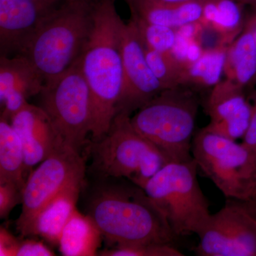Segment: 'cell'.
Instances as JSON below:
<instances>
[{"label":"cell","mask_w":256,"mask_h":256,"mask_svg":"<svg viewBox=\"0 0 256 256\" xmlns=\"http://www.w3.org/2000/svg\"><path fill=\"white\" fill-rule=\"evenodd\" d=\"M116 0H94V25L79 58L90 90L92 140L108 132L116 114L124 86L122 34L124 22Z\"/></svg>","instance_id":"obj_1"},{"label":"cell","mask_w":256,"mask_h":256,"mask_svg":"<svg viewBox=\"0 0 256 256\" xmlns=\"http://www.w3.org/2000/svg\"><path fill=\"white\" fill-rule=\"evenodd\" d=\"M86 208L102 238L114 246L173 245L176 238L156 203L142 188L129 180L96 184Z\"/></svg>","instance_id":"obj_2"},{"label":"cell","mask_w":256,"mask_h":256,"mask_svg":"<svg viewBox=\"0 0 256 256\" xmlns=\"http://www.w3.org/2000/svg\"><path fill=\"white\" fill-rule=\"evenodd\" d=\"M94 0H65L35 34L22 55L41 74L45 84L76 63L92 33Z\"/></svg>","instance_id":"obj_3"},{"label":"cell","mask_w":256,"mask_h":256,"mask_svg":"<svg viewBox=\"0 0 256 256\" xmlns=\"http://www.w3.org/2000/svg\"><path fill=\"white\" fill-rule=\"evenodd\" d=\"M200 98L186 86L166 89L140 108L130 117L133 128L171 162H186L192 140Z\"/></svg>","instance_id":"obj_4"},{"label":"cell","mask_w":256,"mask_h":256,"mask_svg":"<svg viewBox=\"0 0 256 256\" xmlns=\"http://www.w3.org/2000/svg\"><path fill=\"white\" fill-rule=\"evenodd\" d=\"M92 166L101 178H124L144 188L171 162L162 152L133 128L130 116L118 114L110 129L90 148Z\"/></svg>","instance_id":"obj_5"},{"label":"cell","mask_w":256,"mask_h":256,"mask_svg":"<svg viewBox=\"0 0 256 256\" xmlns=\"http://www.w3.org/2000/svg\"><path fill=\"white\" fill-rule=\"evenodd\" d=\"M196 161L171 162L143 190L164 216L176 237L198 233L210 216V203L198 178Z\"/></svg>","instance_id":"obj_6"},{"label":"cell","mask_w":256,"mask_h":256,"mask_svg":"<svg viewBox=\"0 0 256 256\" xmlns=\"http://www.w3.org/2000/svg\"><path fill=\"white\" fill-rule=\"evenodd\" d=\"M192 153L198 168L224 196L246 200L256 159L246 146L204 128L193 138Z\"/></svg>","instance_id":"obj_7"},{"label":"cell","mask_w":256,"mask_h":256,"mask_svg":"<svg viewBox=\"0 0 256 256\" xmlns=\"http://www.w3.org/2000/svg\"><path fill=\"white\" fill-rule=\"evenodd\" d=\"M40 96V106L50 116L62 140L80 152L92 133V104L79 60L60 78L45 84Z\"/></svg>","instance_id":"obj_8"},{"label":"cell","mask_w":256,"mask_h":256,"mask_svg":"<svg viewBox=\"0 0 256 256\" xmlns=\"http://www.w3.org/2000/svg\"><path fill=\"white\" fill-rule=\"evenodd\" d=\"M85 160L76 150L62 143L30 172L23 190L22 208L16 228L25 236L28 227L43 207L70 184L84 178Z\"/></svg>","instance_id":"obj_9"},{"label":"cell","mask_w":256,"mask_h":256,"mask_svg":"<svg viewBox=\"0 0 256 256\" xmlns=\"http://www.w3.org/2000/svg\"><path fill=\"white\" fill-rule=\"evenodd\" d=\"M196 235V256H256V220L238 200L227 198Z\"/></svg>","instance_id":"obj_10"},{"label":"cell","mask_w":256,"mask_h":256,"mask_svg":"<svg viewBox=\"0 0 256 256\" xmlns=\"http://www.w3.org/2000/svg\"><path fill=\"white\" fill-rule=\"evenodd\" d=\"M146 45L136 23H124L122 34L124 86L116 114L130 116L166 90L152 72L146 60Z\"/></svg>","instance_id":"obj_11"},{"label":"cell","mask_w":256,"mask_h":256,"mask_svg":"<svg viewBox=\"0 0 256 256\" xmlns=\"http://www.w3.org/2000/svg\"><path fill=\"white\" fill-rule=\"evenodd\" d=\"M64 1L0 0V54H21L48 16Z\"/></svg>","instance_id":"obj_12"},{"label":"cell","mask_w":256,"mask_h":256,"mask_svg":"<svg viewBox=\"0 0 256 256\" xmlns=\"http://www.w3.org/2000/svg\"><path fill=\"white\" fill-rule=\"evenodd\" d=\"M206 111L210 124L205 129L232 140L244 138L250 126L252 104L242 88L227 79L212 88Z\"/></svg>","instance_id":"obj_13"},{"label":"cell","mask_w":256,"mask_h":256,"mask_svg":"<svg viewBox=\"0 0 256 256\" xmlns=\"http://www.w3.org/2000/svg\"><path fill=\"white\" fill-rule=\"evenodd\" d=\"M44 85L43 77L25 56H1V116L10 120L28 104L30 97L40 95Z\"/></svg>","instance_id":"obj_14"},{"label":"cell","mask_w":256,"mask_h":256,"mask_svg":"<svg viewBox=\"0 0 256 256\" xmlns=\"http://www.w3.org/2000/svg\"><path fill=\"white\" fill-rule=\"evenodd\" d=\"M10 122L22 144L26 172L64 142L50 116L40 106L28 102L12 118Z\"/></svg>","instance_id":"obj_15"},{"label":"cell","mask_w":256,"mask_h":256,"mask_svg":"<svg viewBox=\"0 0 256 256\" xmlns=\"http://www.w3.org/2000/svg\"><path fill=\"white\" fill-rule=\"evenodd\" d=\"M84 178L64 188L47 203L33 220L25 236H38L52 245L58 246L64 227L76 210Z\"/></svg>","instance_id":"obj_16"},{"label":"cell","mask_w":256,"mask_h":256,"mask_svg":"<svg viewBox=\"0 0 256 256\" xmlns=\"http://www.w3.org/2000/svg\"><path fill=\"white\" fill-rule=\"evenodd\" d=\"M204 0L182 4H166L156 0H132L128 6L131 15L148 22L178 28L190 23L201 22Z\"/></svg>","instance_id":"obj_17"},{"label":"cell","mask_w":256,"mask_h":256,"mask_svg":"<svg viewBox=\"0 0 256 256\" xmlns=\"http://www.w3.org/2000/svg\"><path fill=\"white\" fill-rule=\"evenodd\" d=\"M102 238L92 218L76 208L62 232L60 252L65 256H96Z\"/></svg>","instance_id":"obj_18"},{"label":"cell","mask_w":256,"mask_h":256,"mask_svg":"<svg viewBox=\"0 0 256 256\" xmlns=\"http://www.w3.org/2000/svg\"><path fill=\"white\" fill-rule=\"evenodd\" d=\"M224 74L242 88L255 78L256 44L252 31L244 32L228 46Z\"/></svg>","instance_id":"obj_19"},{"label":"cell","mask_w":256,"mask_h":256,"mask_svg":"<svg viewBox=\"0 0 256 256\" xmlns=\"http://www.w3.org/2000/svg\"><path fill=\"white\" fill-rule=\"evenodd\" d=\"M24 154L21 140L10 121L0 117V183L24 188Z\"/></svg>","instance_id":"obj_20"},{"label":"cell","mask_w":256,"mask_h":256,"mask_svg":"<svg viewBox=\"0 0 256 256\" xmlns=\"http://www.w3.org/2000/svg\"><path fill=\"white\" fill-rule=\"evenodd\" d=\"M228 46L220 44L207 48L194 63L184 69L183 86L192 88H213L222 82Z\"/></svg>","instance_id":"obj_21"},{"label":"cell","mask_w":256,"mask_h":256,"mask_svg":"<svg viewBox=\"0 0 256 256\" xmlns=\"http://www.w3.org/2000/svg\"><path fill=\"white\" fill-rule=\"evenodd\" d=\"M242 21V10L235 0H204L201 23L218 32L224 44L233 42Z\"/></svg>","instance_id":"obj_22"},{"label":"cell","mask_w":256,"mask_h":256,"mask_svg":"<svg viewBox=\"0 0 256 256\" xmlns=\"http://www.w3.org/2000/svg\"><path fill=\"white\" fill-rule=\"evenodd\" d=\"M146 54L152 72L164 89L183 86L184 68L170 53H162L146 47Z\"/></svg>","instance_id":"obj_23"},{"label":"cell","mask_w":256,"mask_h":256,"mask_svg":"<svg viewBox=\"0 0 256 256\" xmlns=\"http://www.w3.org/2000/svg\"><path fill=\"white\" fill-rule=\"evenodd\" d=\"M146 48L162 53H170L176 40V28L148 22L131 15Z\"/></svg>","instance_id":"obj_24"},{"label":"cell","mask_w":256,"mask_h":256,"mask_svg":"<svg viewBox=\"0 0 256 256\" xmlns=\"http://www.w3.org/2000/svg\"><path fill=\"white\" fill-rule=\"evenodd\" d=\"M102 256H183L172 244H134L114 246L111 249L101 250Z\"/></svg>","instance_id":"obj_25"},{"label":"cell","mask_w":256,"mask_h":256,"mask_svg":"<svg viewBox=\"0 0 256 256\" xmlns=\"http://www.w3.org/2000/svg\"><path fill=\"white\" fill-rule=\"evenodd\" d=\"M23 188L12 182L0 183V218H8L18 204L22 203Z\"/></svg>","instance_id":"obj_26"},{"label":"cell","mask_w":256,"mask_h":256,"mask_svg":"<svg viewBox=\"0 0 256 256\" xmlns=\"http://www.w3.org/2000/svg\"><path fill=\"white\" fill-rule=\"evenodd\" d=\"M54 252L43 242L26 239L20 240L16 256H53Z\"/></svg>","instance_id":"obj_27"},{"label":"cell","mask_w":256,"mask_h":256,"mask_svg":"<svg viewBox=\"0 0 256 256\" xmlns=\"http://www.w3.org/2000/svg\"><path fill=\"white\" fill-rule=\"evenodd\" d=\"M20 240L3 226L0 228V256H16Z\"/></svg>","instance_id":"obj_28"},{"label":"cell","mask_w":256,"mask_h":256,"mask_svg":"<svg viewBox=\"0 0 256 256\" xmlns=\"http://www.w3.org/2000/svg\"><path fill=\"white\" fill-rule=\"evenodd\" d=\"M191 41L192 40H188L186 37L176 33L174 46L170 52L174 60L184 69L186 67V54L188 47Z\"/></svg>","instance_id":"obj_29"},{"label":"cell","mask_w":256,"mask_h":256,"mask_svg":"<svg viewBox=\"0 0 256 256\" xmlns=\"http://www.w3.org/2000/svg\"><path fill=\"white\" fill-rule=\"evenodd\" d=\"M252 116L250 126L245 136L242 138V144L246 146L256 156V92L252 96Z\"/></svg>","instance_id":"obj_30"},{"label":"cell","mask_w":256,"mask_h":256,"mask_svg":"<svg viewBox=\"0 0 256 256\" xmlns=\"http://www.w3.org/2000/svg\"><path fill=\"white\" fill-rule=\"evenodd\" d=\"M204 50L202 45V40H192L188 45V54H186V67L196 62L203 54Z\"/></svg>","instance_id":"obj_31"},{"label":"cell","mask_w":256,"mask_h":256,"mask_svg":"<svg viewBox=\"0 0 256 256\" xmlns=\"http://www.w3.org/2000/svg\"><path fill=\"white\" fill-rule=\"evenodd\" d=\"M238 201L256 220V196L244 201H240V200Z\"/></svg>","instance_id":"obj_32"},{"label":"cell","mask_w":256,"mask_h":256,"mask_svg":"<svg viewBox=\"0 0 256 256\" xmlns=\"http://www.w3.org/2000/svg\"><path fill=\"white\" fill-rule=\"evenodd\" d=\"M256 196V159L255 169H254V174H252V183H250V190H249L248 196L246 200Z\"/></svg>","instance_id":"obj_33"},{"label":"cell","mask_w":256,"mask_h":256,"mask_svg":"<svg viewBox=\"0 0 256 256\" xmlns=\"http://www.w3.org/2000/svg\"><path fill=\"white\" fill-rule=\"evenodd\" d=\"M159 2L166 3V4H182V3L188 2L194 0H156Z\"/></svg>","instance_id":"obj_34"},{"label":"cell","mask_w":256,"mask_h":256,"mask_svg":"<svg viewBox=\"0 0 256 256\" xmlns=\"http://www.w3.org/2000/svg\"><path fill=\"white\" fill-rule=\"evenodd\" d=\"M252 34H254V40H255L256 44V30H255V31H252Z\"/></svg>","instance_id":"obj_35"},{"label":"cell","mask_w":256,"mask_h":256,"mask_svg":"<svg viewBox=\"0 0 256 256\" xmlns=\"http://www.w3.org/2000/svg\"><path fill=\"white\" fill-rule=\"evenodd\" d=\"M124 1H126V2L128 4H129L132 0H124Z\"/></svg>","instance_id":"obj_36"},{"label":"cell","mask_w":256,"mask_h":256,"mask_svg":"<svg viewBox=\"0 0 256 256\" xmlns=\"http://www.w3.org/2000/svg\"><path fill=\"white\" fill-rule=\"evenodd\" d=\"M58 1H65V0H58Z\"/></svg>","instance_id":"obj_37"}]
</instances>
